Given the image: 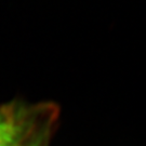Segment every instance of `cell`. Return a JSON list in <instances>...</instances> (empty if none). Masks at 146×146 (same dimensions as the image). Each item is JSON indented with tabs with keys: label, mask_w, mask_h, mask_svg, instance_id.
<instances>
[{
	"label": "cell",
	"mask_w": 146,
	"mask_h": 146,
	"mask_svg": "<svg viewBox=\"0 0 146 146\" xmlns=\"http://www.w3.org/2000/svg\"><path fill=\"white\" fill-rule=\"evenodd\" d=\"M58 116L49 102L28 103L14 100L0 105V146H21L47 120Z\"/></svg>",
	"instance_id": "cell-1"
},
{
	"label": "cell",
	"mask_w": 146,
	"mask_h": 146,
	"mask_svg": "<svg viewBox=\"0 0 146 146\" xmlns=\"http://www.w3.org/2000/svg\"><path fill=\"white\" fill-rule=\"evenodd\" d=\"M58 117H53L47 120L33 135L23 143L21 146H50L54 125L56 123Z\"/></svg>",
	"instance_id": "cell-2"
}]
</instances>
